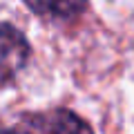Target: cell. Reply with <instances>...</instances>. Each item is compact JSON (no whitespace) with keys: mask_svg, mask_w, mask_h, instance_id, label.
I'll list each match as a JSON object with an SVG mask.
<instances>
[{"mask_svg":"<svg viewBox=\"0 0 134 134\" xmlns=\"http://www.w3.org/2000/svg\"><path fill=\"white\" fill-rule=\"evenodd\" d=\"M29 56V45L23 34L16 31L9 23L2 25V83H9Z\"/></svg>","mask_w":134,"mask_h":134,"instance_id":"7a4b0ae2","label":"cell"},{"mask_svg":"<svg viewBox=\"0 0 134 134\" xmlns=\"http://www.w3.org/2000/svg\"><path fill=\"white\" fill-rule=\"evenodd\" d=\"M5 134H29V132H27V130L23 127V125H20V127H18V125H16V127H11V130H7Z\"/></svg>","mask_w":134,"mask_h":134,"instance_id":"277c9868","label":"cell"},{"mask_svg":"<svg viewBox=\"0 0 134 134\" xmlns=\"http://www.w3.org/2000/svg\"><path fill=\"white\" fill-rule=\"evenodd\" d=\"M25 5L40 16L52 18H72L83 11L85 0H25Z\"/></svg>","mask_w":134,"mask_h":134,"instance_id":"3957f363","label":"cell"},{"mask_svg":"<svg viewBox=\"0 0 134 134\" xmlns=\"http://www.w3.org/2000/svg\"><path fill=\"white\" fill-rule=\"evenodd\" d=\"M20 125L29 134H92L90 125L81 116L67 110H52L45 114L27 116Z\"/></svg>","mask_w":134,"mask_h":134,"instance_id":"6da1fadb","label":"cell"}]
</instances>
